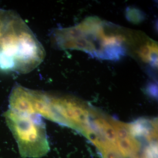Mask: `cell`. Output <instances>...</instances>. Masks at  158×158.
Instances as JSON below:
<instances>
[{
    "mask_svg": "<svg viewBox=\"0 0 158 158\" xmlns=\"http://www.w3.org/2000/svg\"><path fill=\"white\" fill-rule=\"evenodd\" d=\"M45 52L17 13L0 9V68L27 73L43 61Z\"/></svg>",
    "mask_w": 158,
    "mask_h": 158,
    "instance_id": "6da1fadb",
    "label": "cell"
},
{
    "mask_svg": "<svg viewBox=\"0 0 158 158\" xmlns=\"http://www.w3.org/2000/svg\"><path fill=\"white\" fill-rule=\"evenodd\" d=\"M93 19L86 20L75 27L54 30L52 39L54 44L60 49L79 50L94 56L97 42L100 49L101 58L107 59L116 45V35L105 33L102 23Z\"/></svg>",
    "mask_w": 158,
    "mask_h": 158,
    "instance_id": "7a4b0ae2",
    "label": "cell"
},
{
    "mask_svg": "<svg viewBox=\"0 0 158 158\" xmlns=\"http://www.w3.org/2000/svg\"><path fill=\"white\" fill-rule=\"evenodd\" d=\"M6 118L23 157H42L49 152L45 125L41 116L11 110Z\"/></svg>",
    "mask_w": 158,
    "mask_h": 158,
    "instance_id": "3957f363",
    "label": "cell"
},
{
    "mask_svg": "<svg viewBox=\"0 0 158 158\" xmlns=\"http://www.w3.org/2000/svg\"><path fill=\"white\" fill-rule=\"evenodd\" d=\"M49 120L66 126L87 137L92 129L88 107L74 97L48 92Z\"/></svg>",
    "mask_w": 158,
    "mask_h": 158,
    "instance_id": "277c9868",
    "label": "cell"
}]
</instances>
